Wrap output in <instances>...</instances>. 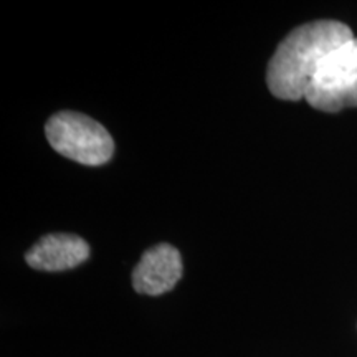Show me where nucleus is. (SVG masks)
I'll list each match as a JSON object with an SVG mask.
<instances>
[{
    "instance_id": "nucleus-1",
    "label": "nucleus",
    "mask_w": 357,
    "mask_h": 357,
    "mask_svg": "<svg viewBox=\"0 0 357 357\" xmlns=\"http://www.w3.org/2000/svg\"><path fill=\"white\" fill-rule=\"evenodd\" d=\"M354 38L337 20H316L294 29L278 45L266 70V84L280 100H305L307 86L329 53Z\"/></svg>"
},
{
    "instance_id": "nucleus-2",
    "label": "nucleus",
    "mask_w": 357,
    "mask_h": 357,
    "mask_svg": "<svg viewBox=\"0 0 357 357\" xmlns=\"http://www.w3.org/2000/svg\"><path fill=\"white\" fill-rule=\"evenodd\" d=\"M45 134L56 153L83 166H102L114 154L113 137L105 126L77 111L53 114Z\"/></svg>"
},
{
    "instance_id": "nucleus-3",
    "label": "nucleus",
    "mask_w": 357,
    "mask_h": 357,
    "mask_svg": "<svg viewBox=\"0 0 357 357\" xmlns=\"http://www.w3.org/2000/svg\"><path fill=\"white\" fill-rule=\"evenodd\" d=\"M305 100L324 113L357 108V38L324 58L307 86Z\"/></svg>"
},
{
    "instance_id": "nucleus-4",
    "label": "nucleus",
    "mask_w": 357,
    "mask_h": 357,
    "mask_svg": "<svg viewBox=\"0 0 357 357\" xmlns=\"http://www.w3.org/2000/svg\"><path fill=\"white\" fill-rule=\"evenodd\" d=\"M182 257L176 247L159 243L141 257L132 271V287L137 293L159 296L176 287L182 278Z\"/></svg>"
},
{
    "instance_id": "nucleus-5",
    "label": "nucleus",
    "mask_w": 357,
    "mask_h": 357,
    "mask_svg": "<svg viewBox=\"0 0 357 357\" xmlns=\"http://www.w3.org/2000/svg\"><path fill=\"white\" fill-rule=\"evenodd\" d=\"M89 257V245L71 234L45 235L25 253V261L38 271H65L82 265Z\"/></svg>"
}]
</instances>
